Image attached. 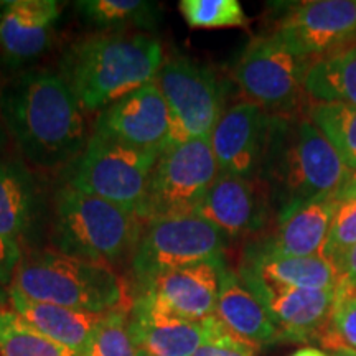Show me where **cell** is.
Segmentation results:
<instances>
[{"mask_svg": "<svg viewBox=\"0 0 356 356\" xmlns=\"http://www.w3.org/2000/svg\"><path fill=\"white\" fill-rule=\"evenodd\" d=\"M83 108L61 74L30 70L0 95V115L22 155L43 170L68 163L86 147Z\"/></svg>", "mask_w": 356, "mask_h": 356, "instance_id": "6da1fadb", "label": "cell"}, {"mask_svg": "<svg viewBox=\"0 0 356 356\" xmlns=\"http://www.w3.org/2000/svg\"><path fill=\"white\" fill-rule=\"evenodd\" d=\"M163 65L159 40L145 33L95 35L74 43L61 63V76L83 111L109 108L155 83Z\"/></svg>", "mask_w": 356, "mask_h": 356, "instance_id": "7a4b0ae2", "label": "cell"}, {"mask_svg": "<svg viewBox=\"0 0 356 356\" xmlns=\"http://www.w3.org/2000/svg\"><path fill=\"white\" fill-rule=\"evenodd\" d=\"M262 170L277 191V216L314 200L338 197L355 175L309 119L282 115H274Z\"/></svg>", "mask_w": 356, "mask_h": 356, "instance_id": "3957f363", "label": "cell"}, {"mask_svg": "<svg viewBox=\"0 0 356 356\" xmlns=\"http://www.w3.org/2000/svg\"><path fill=\"white\" fill-rule=\"evenodd\" d=\"M22 296L74 310L131 312L127 289L108 262L42 251L22 257L12 287Z\"/></svg>", "mask_w": 356, "mask_h": 356, "instance_id": "277c9868", "label": "cell"}, {"mask_svg": "<svg viewBox=\"0 0 356 356\" xmlns=\"http://www.w3.org/2000/svg\"><path fill=\"white\" fill-rule=\"evenodd\" d=\"M140 233V218L118 204L71 185L58 191L53 233L56 251L113 264L127 252L134 254Z\"/></svg>", "mask_w": 356, "mask_h": 356, "instance_id": "5b68a950", "label": "cell"}, {"mask_svg": "<svg viewBox=\"0 0 356 356\" xmlns=\"http://www.w3.org/2000/svg\"><path fill=\"white\" fill-rule=\"evenodd\" d=\"M229 236L198 213L155 218L145 222L132 254L139 282L207 261L222 259Z\"/></svg>", "mask_w": 356, "mask_h": 356, "instance_id": "8992f818", "label": "cell"}, {"mask_svg": "<svg viewBox=\"0 0 356 356\" xmlns=\"http://www.w3.org/2000/svg\"><path fill=\"white\" fill-rule=\"evenodd\" d=\"M159 154L119 144L92 134L71 186L140 216Z\"/></svg>", "mask_w": 356, "mask_h": 356, "instance_id": "52a82bcc", "label": "cell"}, {"mask_svg": "<svg viewBox=\"0 0 356 356\" xmlns=\"http://www.w3.org/2000/svg\"><path fill=\"white\" fill-rule=\"evenodd\" d=\"M218 175L210 139L170 144L155 163L140 221L195 213Z\"/></svg>", "mask_w": 356, "mask_h": 356, "instance_id": "ba28073f", "label": "cell"}, {"mask_svg": "<svg viewBox=\"0 0 356 356\" xmlns=\"http://www.w3.org/2000/svg\"><path fill=\"white\" fill-rule=\"evenodd\" d=\"M310 60L289 51L273 33L248 43L238 58L233 76L249 97L264 111L291 114L299 109L305 95L304 76Z\"/></svg>", "mask_w": 356, "mask_h": 356, "instance_id": "9c48e42d", "label": "cell"}, {"mask_svg": "<svg viewBox=\"0 0 356 356\" xmlns=\"http://www.w3.org/2000/svg\"><path fill=\"white\" fill-rule=\"evenodd\" d=\"M155 84L172 115L170 144L210 139L222 115V88L215 71L178 56L163 61Z\"/></svg>", "mask_w": 356, "mask_h": 356, "instance_id": "30bf717a", "label": "cell"}, {"mask_svg": "<svg viewBox=\"0 0 356 356\" xmlns=\"http://www.w3.org/2000/svg\"><path fill=\"white\" fill-rule=\"evenodd\" d=\"M274 37L289 51L317 60L356 44V0H312L291 7Z\"/></svg>", "mask_w": 356, "mask_h": 356, "instance_id": "8fae6325", "label": "cell"}, {"mask_svg": "<svg viewBox=\"0 0 356 356\" xmlns=\"http://www.w3.org/2000/svg\"><path fill=\"white\" fill-rule=\"evenodd\" d=\"M92 134L160 155L172 140L165 97L157 84H147L99 113Z\"/></svg>", "mask_w": 356, "mask_h": 356, "instance_id": "7c38bea8", "label": "cell"}, {"mask_svg": "<svg viewBox=\"0 0 356 356\" xmlns=\"http://www.w3.org/2000/svg\"><path fill=\"white\" fill-rule=\"evenodd\" d=\"M273 124V114L249 101L222 113L210 137L220 173L259 178Z\"/></svg>", "mask_w": 356, "mask_h": 356, "instance_id": "4fadbf2b", "label": "cell"}, {"mask_svg": "<svg viewBox=\"0 0 356 356\" xmlns=\"http://www.w3.org/2000/svg\"><path fill=\"white\" fill-rule=\"evenodd\" d=\"M238 275L266 305L280 341H318L328 328L337 287L322 291L284 287L262 282L252 275Z\"/></svg>", "mask_w": 356, "mask_h": 356, "instance_id": "5bb4252c", "label": "cell"}, {"mask_svg": "<svg viewBox=\"0 0 356 356\" xmlns=\"http://www.w3.org/2000/svg\"><path fill=\"white\" fill-rule=\"evenodd\" d=\"M225 261H207L162 274L147 284L142 297L155 309L186 320L215 315Z\"/></svg>", "mask_w": 356, "mask_h": 356, "instance_id": "9a60e30c", "label": "cell"}, {"mask_svg": "<svg viewBox=\"0 0 356 356\" xmlns=\"http://www.w3.org/2000/svg\"><path fill=\"white\" fill-rule=\"evenodd\" d=\"M195 213L228 236L259 233L269 221V191L259 178L220 173Z\"/></svg>", "mask_w": 356, "mask_h": 356, "instance_id": "2e32d148", "label": "cell"}, {"mask_svg": "<svg viewBox=\"0 0 356 356\" xmlns=\"http://www.w3.org/2000/svg\"><path fill=\"white\" fill-rule=\"evenodd\" d=\"M129 332L137 350L150 356H193L211 340L221 322L216 315L186 320L155 309L144 297L131 310Z\"/></svg>", "mask_w": 356, "mask_h": 356, "instance_id": "e0dca14e", "label": "cell"}, {"mask_svg": "<svg viewBox=\"0 0 356 356\" xmlns=\"http://www.w3.org/2000/svg\"><path fill=\"white\" fill-rule=\"evenodd\" d=\"M60 19L56 0L0 2V55L12 68H20L50 47Z\"/></svg>", "mask_w": 356, "mask_h": 356, "instance_id": "ac0fdd59", "label": "cell"}, {"mask_svg": "<svg viewBox=\"0 0 356 356\" xmlns=\"http://www.w3.org/2000/svg\"><path fill=\"white\" fill-rule=\"evenodd\" d=\"M338 203V197H325L277 216L275 233L251 244L248 251L286 257L322 256Z\"/></svg>", "mask_w": 356, "mask_h": 356, "instance_id": "d6986e66", "label": "cell"}, {"mask_svg": "<svg viewBox=\"0 0 356 356\" xmlns=\"http://www.w3.org/2000/svg\"><path fill=\"white\" fill-rule=\"evenodd\" d=\"M12 309L30 327L43 333L50 340L63 345L76 356H83L96 328L108 314L74 310L47 302H37L22 296L15 289L8 291Z\"/></svg>", "mask_w": 356, "mask_h": 356, "instance_id": "ffe728a7", "label": "cell"}, {"mask_svg": "<svg viewBox=\"0 0 356 356\" xmlns=\"http://www.w3.org/2000/svg\"><path fill=\"white\" fill-rule=\"evenodd\" d=\"M215 315L231 333L257 346L280 341L277 327L266 305L229 269L222 270Z\"/></svg>", "mask_w": 356, "mask_h": 356, "instance_id": "44dd1931", "label": "cell"}, {"mask_svg": "<svg viewBox=\"0 0 356 356\" xmlns=\"http://www.w3.org/2000/svg\"><path fill=\"white\" fill-rule=\"evenodd\" d=\"M239 273L275 286L296 289H335L340 274L330 261L320 256L286 257L246 251Z\"/></svg>", "mask_w": 356, "mask_h": 356, "instance_id": "7402d4cb", "label": "cell"}, {"mask_svg": "<svg viewBox=\"0 0 356 356\" xmlns=\"http://www.w3.org/2000/svg\"><path fill=\"white\" fill-rule=\"evenodd\" d=\"M304 89L315 102L356 106V44L310 61L304 76Z\"/></svg>", "mask_w": 356, "mask_h": 356, "instance_id": "603a6c76", "label": "cell"}, {"mask_svg": "<svg viewBox=\"0 0 356 356\" xmlns=\"http://www.w3.org/2000/svg\"><path fill=\"white\" fill-rule=\"evenodd\" d=\"M33 208L32 173L19 162L0 160V238L19 241L32 221Z\"/></svg>", "mask_w": 356, "mask_h": 356, "instance_id": "cb8c5ba5", "label": "cell"}, {"mask_svg": "<svg viewBox=\"0 0 356 356\" xmlns=\"http://www.w3.org/2000/svg\"><path fill=\"white\" fill-rule=\"evenodd\" d=\"M76 8L88 24L108 30H152L160 19L157 3L145 0H83Z\"/></svg>", "mask_w": 356, "mask_h": 356, "instance_id": "d4e9b609", "label": "cell"}, {"mask_svg": "<svg viewBox=\"0 0 356 356\" xmlns=\"http://www.w3.org/2000/svg\"><path fill=\"white\" fill-rule=\"evenodd\" d=\"M309 121L330 142L345 165L356 173V106L345 102H314Z\"/></svg>", "mask_w": 356, "mask_h": 356, "instance_id": "484cf974", "label": "cell"}, {"mask_svg": "<svg viewBox=\"0 0 356 356\" xmlns=\"http://www.w3.org/2000/svg\"><path fill=\"white\" fill-rule=\"evenodd\" d=\"M0 351L3 356H76L30 327L3 299H0Z\"/></svg>", "mask_w": 356, "mask_h": 356, "instance_id": "4316f807", "label": "cell"}, {"mask_svg": "<svg viewBox=\"0 0 356 356\" xmlns=\"http://www.w3.org/2000/svg\"><path fill=\"white\" fill-rule=\"evenodd\" d=\"M318 343L330 351L340 348L356 351V286L338 282L330 323Z\"/></svg>", "mask_w": 356, "mask_h": 356, "instance_id": "83f0119b", "label": "cell"}, {"mask_svg": "<svg viewBox=\"0 0 356 356\" xmlns=\"http://www.w3.org/2000/svg\"><path fill=\"white\" fill-rule=\"evenodd\" d=\"M178 7L191 29H228L248 24L238 0H181Z\"/></svg>", "mask_w": 356, "mask_h": 356, "instance_id": "f1b7e54d", "label": "cell"}, {"mask_svg": "<svg viewBox=\"0 0 356 356\" xmlns=\"http://www.w3.org/2000/svg\"><path fill=\"white\" fill-rule=\"evenodd\" d=\"M83 356H137L129 332V312H111L106 315Z\"/></svg>", "mask_w": 356, "mask_h": 356, "instance_id": "f546056e", "label": "cell"}, {"mask_svg": "<svg viewBox=\"0 0 356 356\" xmlns=\"http://www.w3.org/2000/svg\"><path fill=\"white\" fill-rule=\"evenodd\" d=\"M356 244V200H340L322 249L323 259L333 266Z\"/></svg>", "mask_w": 356, "mask_h": 356, "instance_id": "4dcf8cb0", "label": "cell"}, {"mask_svg": "<svg viewBox=\"0 0 356 356\" xmlns=\"http://www.w3.org/2000/svg\"><path fill=\"white\" fill-rule=\"evenodd\" d=\"M259 348L261 346L236 337L221 323L211 340L193 356H256Z\"/></svg>", "mask_w": 356, "mask_h": 356, "instance_id": "1f68e13d", "label": "cell"}, {"mask_svg": "<svg viewBox=\"0 0 356 356\" xmlns=\"http://www.w3.org/2000/svg\"><path fill=\"white\" fill-rule=\"evenodd\" d=\"M22 261V249L15 239L0 238V286L12 282Z\"/></svg>", "mask_w": 356, "mask_h": 356, "instance_id": "d6a6232c", "label": "cell"}, {"mask_svg": "<svg viewBox=\"0 0 356 356\" xmlns=\"http://www.w3.org/2000/svg\"><path fill=\"white\" fill-rule=\"evenodd\" d=\"M335 267L340 274V282L356 286V244L335 262Z\"/></svg>", "mask_w": 356, "mask_h": 356, "instance_id": "836d02e7", "label": "cell"}, {"mask_svg": "<svg viewBox=\"0 0 356 356\" xmlns=\"http://www.w3.org/2000/svg\"><path fill=\"white\" fill-rule=\"evenodd\" d=\"M338 198L340 200H356V173L353 175V178L348 181V184H346L343 188L340 190Z\"/></svg>", "mask_w": 356, "mask_h": 356, "instance_id": "e575fe53", "label": "cell"}, {"mask_svg": "<svg viewBox=\"0 0 356 356\" xmlns=\"http://www.w3.org/2000/svg\"><path fill=\"white\" fill-rule=\"evenodd\" d=\"M292 356H332V355H327V353H325V351L318 350V348H312V346H305V348L297 350Z\"/></svg>", "mask_w": 356, "mask_h": 356, "instance_id": "d590c367", "label": "cell"}, {"mask_svg": "<svg viewBox=\"0 0 356 356\" xmlns=\"http://www.w3.org/2000/svg\"><path fill=\"white\" fill-rule=\"evenodd\" d=\"M332 356H356V351L348 350V348H340V350L332 351Z\"/></svg>", "mask_w": 356, "mask_h": 356, "instance_id": "8d00e7d4", "label": "cell"}, {"mask_svg": "<svg viewBox=\"0 0 356 356\" xmlns=\"http://www.w3.org/2000/svg\"><path fill=\"white\" fill-rule=\"evenodd\" d=\"M3 142H6V132H3V129L0 127V147L3 145Z\"/></svg>", "mask_w": 356, "mask_h": 356, "instance_id": "74e56055", "label": "cell"}, {"mask_svg": "<svg viewBox=\"0 0 356 356\" xmlns=\"http://www.w3.org/2000/svg\"><path fill=\"white\" fill-rule=\"evenodd\" d=\"M137 356H150V355L145 353V351H142V350H137Z\"/></svg>", "mask_w": 356, "mask_h": 356, "instance_id": "f35d334b", "label": "cell"}, {"mask_svg": "<svg viewBox=\"0 0 356 356\" xmlns=\"http://www.w3.org/2000/svg\"><path fill=\"white\" fill-rule=\"evenodd\" d=\"M0 356H3V353H2V351H0Z\"/></svg>", "mask_w": 356, "mask_h": 356, "instance_id": "ab89813d", "label": "cell"}]
</instances>
